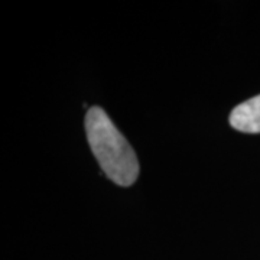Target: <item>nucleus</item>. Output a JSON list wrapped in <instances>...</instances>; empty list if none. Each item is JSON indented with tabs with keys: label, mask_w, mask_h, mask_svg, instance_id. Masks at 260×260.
I'll return each mask as SVG.
<instances>
[{
	"label": "nucleus",
	"mask_w": 260,
	"mask_h": 260,
	"mask_svg": "<svg viewBox=\"0 0 260 260\" xmlns=\"http://www.w3.org/2000/svg\"><path fill=\"white\" fill-rule=\"evenodd\" d=\"M85 132L94 156L114 184L129 186L139 175V162L126 138L100 107H91L85 116Z\"/></svg>",
	"instance_id": "1"
},
{
	"label": "nucleus",
	"mask_w": 260,
	"mask_h": 260,
	"mask_svg": "<svg viewBox=\"0 0 260 260\" xmlns=\"http://www.w3.org/2000/svg\"><path fill=\"white\" fill-rule=\"evenodd\" d=\"M230 124L243 133H260V95L234 107L230 114Z\"/></svg>",
	"instance_id": "2"
}]
</instances>
